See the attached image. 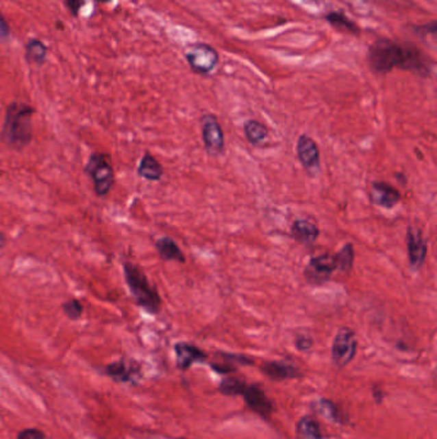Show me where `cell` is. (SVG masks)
Returning <instances> with one entry per match:
<instances>
[{
    "label": "cell",
    "mask_w": 437,
    "mask_h": 439,
    "mask_svg": "<svg viewBox=\"0 0 437 439\" xmlns=\"http://www.w3.org/2000/svg\"><path fill=\"white\" fill-rule=\"evenodd\" d=\"M357 337L353 330L349 328L338 330L331 348V359L334 365L344 368L350 364L357 353Z\"/></svg>",
    "instance_id": "obj_6"
},
{
    "label": "cell",
    "mask_w": 437,
    "mask_h": 439,
    "mask_svg": "<svg viewBox=\"0 0 437 439\" xmlns=\"http://www.w3.org/2000/svg\"><path fill=\"white\" fill-rule=\"evenodd\" d=\"M316 407H317L318 412H321L327 419H331L332 421H340V410L329 399L318 401V403H316Z\"/></svg>",
    "instance_id": "obj_25"
},
{
    "label": "cell",
    "mask_w": 437,
    "mask_h": 439,
    "mask_svg": "<svg viewBox=\"0 0 437 439\" xmlns=\"http://www.w3.org/2000/svg\"><path fill=\"white\" fill-rule=\"evenodd\" d=\"M34 110L22 102L12 103L5 115L1 139L14 150L26 147L32 139Z\"/></svg>",
    "instance_id": "obj_2"
},
{
    "label": "cell",
    "mask_w": 437,
    "mask_h": 439,
    "mask_svg": "<svg viewBox=\"0 0 437 439\" xmlns=\"http://www.w3.org/2000/svg\"><path fill=\"white\" fill-rule=\"evenodd\" d=\"M85 170L94 184L95 193L99 197L107 195L114 184V171L110 157L103 153L91 154Z\"/></svg>",
    "instance_id": "obj_4"
},
{
    "label": "cell",
    "mask_w": 437,
    "mask_h": 439,
    "mask_svg": "<svg viewBox=\"0 0 437 439\" xmlns=\"http://www.w3.org/2000/svg\"><path fill=\"white\" fill-rule=\"evenodd\" d=\"M105 374L112 379L121 383L135 381L140 377V366L134 361L119 359L105 366Z\"/></svg>",
    "instance_id": "obj_13"
},
{
    "label": "cell",
    "mask_w": 437,
    "mask_h": 439,
    "mask_svg": "<svg viewBox=\"0 0 437 439\" xmlns=\"http://www.w3.org/2000/svg\"><path fill=\"white\" fill-rule=\"evenodd\" d=\"M66 3H67L68 8H70L71 10V13H73V14H77V13H79V10H81V7L84 5L85 0H66Z\"/></svg>",
    "instance_id": "obj_31"
},
{
    "label": "cell",
    "mask_w": 437,
    "mask_h": 439,
    "mask_svg": "<svg viewBox=\"0 0 437 439\" xmlns=\"http://www.w3.org/2000/svg\"><path fill=\"white\" fill-rule=\"evenodd\" d=\"M175 353H176L177 368L181 370H188L195 362H200L207 359V355L203 351L199 350L197 346L186 342L177 343L175 346Z\"/></svg>",
    "instance_id": "obj_14"
},
{
    "label": "cell",
    "mask_w": 437,
    "mask_h": 439,
    "mask_svg": "<svg viewBox=\"0 0 437 439\" xmlns=\"http://www.w3.org/2000/svg\"><path fill=\"white\" fill-rule=\"evenodd\" d=\"M4 246H5V235L0 233V248H3Z\"/></svg>",
    "instance_id": "obj_32"
},
{
    "label": "cell",
    "mask_w": 437,
    "mask_h": 439,
    "mask_svg": "<svg viewBox=\"0 0 437 439\" xmlns=\"http://www.w3.org/2000/svg\"><path fill=\"white\" fill-rule=\"evenodd\" d=\"M241 396H244L249 407L260 416H269L273 412V402L259 385L247 384Z\"/></svg>",
    "instance_id": "obj_12"
},
{
    "label": "cell",
    "mask_w": 437,
    "mask_h": 439,
    "mask_svg": "<svg viewBox=\"0 0 437 439\" xmlns=\"http://www.w3.org/2000/svg\"><path fill=\"white\" fill-rule=\"evenodd\" d=\"M367 60L371 70L376 73H388L400 69L428 78L434 70V62L427 54L407 41L376 40L368 49Z\"/></svg>",
    "instance_id": "obj_1"
},
{
    "label": "cell",
    "mask_w": 437,
    "mask_h": 439,
    "mask_svg": "<svg viewBox=\"0 0 437 439\" xmlns=\"http://www.w3.org/2000/svg\"><path fill=\"white\" fill-rule=\"evenodd\" d=\"M201 139L209 154L218 156L225 150V134L214 115L207 113L200 119Z\"/></svg>",
    "instance_id": "obj_7"
},
{
    "label": "cell",
    "mask_w": 437,
    "mask_h": 439,
    "mask_svg": "<svg viewBox=\"0 0 437 439\" xmlns=\"http://www.w3.org/2000/svg\"><path fill=\"white\" fill-rule=\"evenodd\" d=\"M297 153L304 170L307 171L309 175H316L321 165L317 143L305 134L300 135L297 143Z\"/></svg>",
    "instance_id": "obj_9"
},
{
    "label": "cell",
    "mask_w": 437,
    "mask_h": 439,
    "mask_svg": "<svg viewBox=\"0 0 437 439\" xmlns=\"http://www.w3.org/2000/svg\"><path fill=\"white\" fill-rule=\"evenodd\" d=\"M414 31L419 35H435L437 32L436 21H431L427 25H422V26H414Z\"/></svg>",
    "instance_id": "obj_28"
},
{
    "label": "cell",
    "mask_w": 437,
    "mask_h": 439,
    "mask_svg": "<svg viewBox=\"0 0 437 439\" xmlns=\"http://www.w3.org/2000/svg\"><path fill=\"white\" fill-rule=\"evenodd\" d=\"M138 174L142 179L150 180V181H158L163 176V167L155 160L151 154L147 153L144 154V157L141 158L140 162Z\"/></svg>",
    "instance_id": "obj_18"
},
{
    "label": "cell",
    "mask_w": 437,
    "mask_h": 439,
    "mask_svg": "<svg viewBox=\"0 0 437 439\" xmlns=\"http://www.w3.org/2000/svg\"><path fill=\"white\" fill-rule=\"evenodd\" d=\"M335 271H338L335 254L322 253L317 257L310 259L307 268L304 270V276L310 284L318 285L331 279Z\"/></svg>",
    "instance_id": "obj_8"
},
{
    "label": "cell",
    "mask_w": 437,
    "mask_h": 439,
    "mask_svg": "<svg viewBox=\"0 0 437 439\" xmlns=\"http://www.w3.org/2000/svg\"><path fill=\"white\" fill-rule=\"evenodd\" d=\"M291 234L294 239L299 243L304 246H310L318 239L319 228L312 220L298 219L295 220L294 224L291 225Z\"/></svg>",
    "instance_id": "obj_15"
},
{
    "label": "cell",
    "mask_w": 437,
    "mask_h": 439,
    "mask_svg": "<svg viewBox=\"0 0 437 439\" xmlns=\"http://www.w3.org/2000/svg\"><path fill=\"white\" fill-rule=\"evenodd\" d=\"M262 371L272 380L294 379L300 377L297 366L286 361H269L262 366Z\"/></svg>",
    "instance_id": "obj_16"
},
{
    "label": "cell",
    "mask_w": 437,
    "mask_h": 439,
    "mask_svg": "<svg viewBox=\"0 0 437 439\" xmlns=\"http://www.w3.org/2000/svg\"><path fill=\"white\" fill-rule=\"evenodd\" d=\"M155 248L158 250L159 256L166 261H177L185 262V256L182 250H179L177 243L168 237H163L155 241Z\"/></svg>",
    "instance_id": "obj_17"
},
{
    "label": "cell",
    "mask_w": 437,
    "mask_h": 439,
    "mask_svg": "<svg viewBox=\"0 0 437 439\" xmlns=\"http://www.w3.org/2000/svg\"><path fill=\"white\" fill-rule=\"evenodd\" d=\"M354 247L351 243H347L338 253H335V260L338 265V271L349 272L354 265Z\"/></svg>",
    "instance_id": "obj_23"
},
{
    "label": "cell",
    "mask_w": 437,
    "mask_h": 439,
    "mask_svg": "<svg viewBox=\"0 0 437 439\" xmlns=\"http://www.w3.org/2000/svg\"><path fill=\"white\" fill-rule=\"evenodd\" d=\"M62 309L64 311V313L72 320L79 319L84 312V307H82L81 302L77 300H70L68 302L63 303Z\"/></svg>",
    "instance_id": "obj_26"
},
{
    "label": "cell",
    "mask_w": 437,
    "mask_h": 439,
    "mask_svg": "<svg viewBox=\"0 0 437 439\" xmlns=\"http://www.w3.org/2000/svg\"><path fill=\"white\" fill-rule=\"evenodd\" d=\"M244 134L249 143L259 147L269 138V129L257 120H249L244 125Z\"/></svg>",
    "instance_id": "obj_19"
},
{
    "label": "cell",
    "mask_w": 437,
    "mask_h": 439,
    "mask_svg": "<svg viewBox=\"0 0 437 439\" xmlns=\"http://www.w3.org/2000/svg\"><path fill=\"white\" fill-rule=\"evenodd\" d=\"M371 202L381 209L391 210L401 200V195L397 188L385 181H373L369 190Z\"/></svg>",
    "instance_id": "obj_11"
},
{
    "label": "cell",
    "mask_w": 437,
    "mask_h": 439,
    "mask_svg": "<svg viewBox=\"0 0 437 439\" xmlns=\"http://www.w3.org/2000/svg\"><path fill=\"white\" fill-rule=\"evenodd\" d=\"M407 244L409 265L414 270L421 269L427 256V240L421 230L410 226L407 231Z\"/></svg>",
    "instance_id": "obj_10"
},
{
    "label": "cell",
    "mask_w": 437,
    "mask_h": 439,
    "mask_svg": "<svg viewBox=\"0 0 437 439\" xmlns=\"http://www.w3.org/2000/svg\"><path fill=\"white\" fill-rule=\"evenodd\" d=\"M48 49L42 41L31 39L26 45V58L32 64H42L47 60Z\"/></svg>",
    "instance_id": "obj_22"
},
{
    "label": "cell",
    "mask_w": 437,
    "mask_h": 439,
    "mask_svg": "<svg viewBox=\"0 0 437 439\" xmlns=\"http://www.w3.org/2000/svg\"><path fill=\"white\" fill-rule=\"evenodd\" d=\"M247 387V383L238 378H227L222 380L219 390L226 396H241Z\"/></svg>",
    "instance_id": "obj_24"
},
{
    "label": "cell",
    "mask_w": 437,
    "mask_h": 439,
    "mask_svg": "<svg viewBox=\"0 0 437 439\" xmlns=\"http://www.w3.org/2000/svg\"><path fill=\"white\" fill-rule=\"evenodd\" d=\"M297 434L299 439H323L321 427L317 420L307 415L299 420L297 424Z\"/></svg>",
    "instance_id": "obj_20"
},
{
    "label": "cell",
    "mask_w": 437,
    "mask_h": 439,
    "mask_svg": "<svg viewBox=\"0 0 437 439\" xmlns=\"http://www.w3.org/2000/svg\"><path fill=\"white\" fill-rule=\"evenodd\" d=\"M325 20L328 22L334 29L340 31H347L349 34L358 35L359 27L354 21L350 20L348 16H345L342 12H329L325 14Z\"/></svg>",
    "instance_id": "obj_21"
},
{
    "label": "cell",
    "mask_w": 437,
    "mask_h": 439,
    "mask_svg": "<svg viewBox=\"0 0 437 439\" xmlns=\"http://www.w3.org/2000/svg\"><path fill=\"white\" fill-rule=\"evenodd\" d=\"M190 69L199 75H208L217 67L218 51L204 43L190 45L185 53Z\"/></svg>",
    "instance_id": "obj_5"
},
{
    "label": "cell",
    "mask_w": 437,
    "mask_h": 439,
    "mask_svg": "<svg viewBox=\"0 0 437 439\" xmlns=\"http://www.w3.org/2000/svg\"><path fill=\"white\" fill-rule=\"evenodd\" d=\"M10 29L5 17L0 13V41L5 40L10 36Z\"/></svg>",
    "instance_id": "obj_30"
},
{
    "label": "cell",
    "mask_w": 437,
    "mask_h": 439,
    "mask_svg": "<svg viewBox=\"0 0 437 439\" xmlns=\"http://www.w3.org/2000/svg\"><path fill=\"white\" fill-rule=\"evenodd\" d=\"M123 270L125 279L136 303L149 313H158L162 306V300L158 292L150 284L145 274L138 266L129 262L123 265Z\"/></svg>",
    "instance_id": "obj_3"
},
{
    "label": "cell",
    "mask_w": 437,
    "mask_h": 439,
    "mask_svg": "<svg viewBox=\"0 0 437 439\" xmlns=\"http://www.w3.org/2000/svg\"><path fill=\"white\" fill-rule=\"evenodd\" d=\"M295 344H297L298 350L308 351L310 350V348H312V346H313V340H312V337H310V335H307V334H300V335L297 337Z\"/></svg>",
    "instance_id": "obj_29"
},
{
    "label": "cell",
    "mask_w": 437,
    "mask_h": 439,
    "mask_svg": "<svg viewBox=\"0 0 437 439\" xmlns=\"http://www.w3.org/2000/svg\"><path fill=\"white\" fill-rule=\"evenodd\" d=\"M17 439H48V437L42 430L29 428V429L22 430Z\"/></svg>",
    "instance_id": "obj_27"
}]
</instances>
